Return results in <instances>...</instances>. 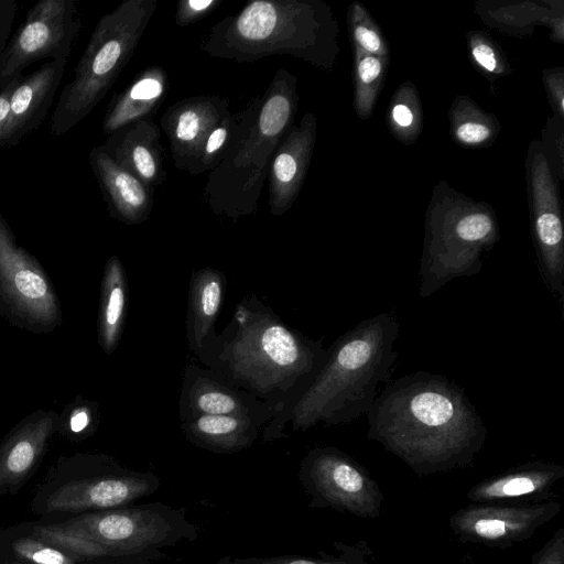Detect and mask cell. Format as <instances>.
<instances>
[{
  "label": "cell",
  "mask_w": 564,
  "mask_h": 564,
  "mask_svg": "<svg viewBox=\"0 0 564 564\" xmlns=\"http://www.w3.org/2000/svg\"><path fill=\"white\" fill-rule=\"evenodd\" d=\"M58 413L36 410L22 419L0 444V492L21 487L39 466L56 432Z\"/></svg>",
  "instance_id": "17"
},
{
  "label": "cell",
  "mask_w": 564,
  "mask_h": 564,
  "mask_svg": "<svg viewBox=\"0 0 564 564\" xmlns=\"http://www.w3.org/2000/svg\"><path fill=\"white\" fill-rule=\"evenodd\" d=\"M399 329L394 314L379 313L343 334L293 408V427L306 430L321 421L349 423L367 414L379 384L391 378Z\"/></svg>",
  "instance_id": "3"
},
{
  "label": "cell",
  "mask_w": 564,
  "mask_h": 564,
  "mask_svg": "<svg viewBox=\"0 0 564 564\" xmlns=\"http://www.w3.org/2000/svg\"><path fill=\"white\" fill-rule=\"evenodd\" d=\"M88 159L109 215L126 225L145 221L154 205V189L120 166L100 145L91 149Z\"/></svg>",
  "instance_id": "19"
},
{
  "label": "cell",
  "mask_w": 564,
  "mask_h": 564,
  "mask_svg": "<svg viewBox=\"0 0 564 564\" xmlns=\"http://www.w3.org/2000/svg\"><path fill=\"white\" fill-rule=\"evenodd\" d=\"M169 87L164 68L152 65L140 72L121 91L115 94L105 112L101 128L110 135L129 124L153 119Z\"/></svg>",
  "instance_id": "22"
},
{
  "label": "cell",
  "mask_w": 564,
  "mask_h": 564,
  "mask_svg": "<svg viewBox=\"0 0 564 564\" xmlns=\"http://www.w3.org/2000/svg\"><path fill=\"white\" fill-rule=\"evenodd\" d=\"M529 564H564V528H558L536 551Z\"/></svg>",
  "instance_id": "41"
},
{
  "label": "cell",
  "mask_w": 564,
  "mask_h": 564,
  "mask_svg": "<svg viewBox=\"0 0 564 564\" xmlns=\"http://www.w3.org/2000/svg\"><path fill=\"white\" fill-rule=\"evenodd\" d=\"M300 481L311 508H330L360 519L380 517L383 494L379 484L347 453L316 447L302 460Z\"/></svg>",
  "instance_id": "11"
},
{
  "label": "cell",
  "mask_w": 564,
  "mask_h": 564,
  "mask_svg": "<svg viewBox=\"0 0 564 564\" xmlns=\"http://www.w3.org/2000/svg\"><path fill=\"white\" fill-rule=\"evenodd\" d=\"M12 552L25 564H79L77 556L32 535L17 539L11 544Z\"/></svg>",
  "instance_id": "35"
},
{
  "label": "cell",
  "mask_w": 564,
  "mask_h": 564,
  "mask_svg": "<svg viewBox=\"0 0 564 564\" xmlns=\"http://www.w3.org/2000/svg\"><path fill=\"white\" fill-rule=\"evenodd\" d=\"M65 459L75 477L59 482L45 497L46 512L82 514L126 507L160 487L154 474L123 468L105 455L78 454Z\"/></svg>",
  "instance_id": "10"
},
{
  "label": "cell",
  "mask_w": 564,
  "mask_h": 564,
  "mask_svg": "<svg viewBox=\"0 0 564 564\" xmlns=\"http://www.w3.org/2000/svg\"><path fill=\"white\" fill-rule=\"evenodd\" d=\"M236 121L237 113L229 112L209 133L198 161V175L219 165L229 145Z\"/></svg>",
  "instance_id": "37"
},
{
  "label": "cell",
  "mask_w": 564,
  "mask_h": 564,
  "mask_svg": "<svg viewBox=\"0 0 564 564\" xmlns=\"http://www.w3.org/2000/svg\"><path fill=\"white\" fill-rule=\"evenodd\" d=\"M240 324L227 355L234 373L253 387L270 390L316 366L319 347L304 344L278 321L259 315Z\"/></svg>",
  "instance_id": "8"
},
{
  "label": "cell",
  "mask_w": 564,
  "mask_h": 564,
  "mask_svg": "<svg viewBox=\"0 0 564 564\" xmlns=\"http://www.w3.org/2000/svg\"><path fill=\"white\" fill-rule=\"evenodd\" d=\"M316 134V116L307 112L291 126L276 148L268 174L272 215L282 216L295 203L312 161Z\"/></svg>",
  "instance_id": "16"
},
{
  "label": "cell",
  "mask_w": 564,
  "mask_h": 564,
  "mask_svg": "<svg viewBox=\"0 0 564 564\" xmlns=\"http://www.w3.org/2000/svg\"><path fill=\"white\" fill-rule=\"evenodd\" d=\"M187 433L193 442L214 452L240 451L253 440L243 416L198 415L188 424Z\"/></svg>",
  "instance_id": "27"
},
{
  "label": "cell",
  "mask_w": 564,
  "mask_h": 564,
  "mask_svg": "<svg viewBox=\"0 0 564 564\" xmlns=\"http://www.w3.org/2000/svg\"><path fill=\"white\" fill-rule=\"evenodd\" d=\"M59 524L107 547L116 557L156 560L163 556L161 549L195 541L199 535V528L184 509L160 501L82 513Z\"/></svg>",
  "instance_id": "7"
},
{
  "label": "cell",
  "mask_w": 564,
  "mask_h": 564,
  "mask_svg": "<svg viewBox=\"0 0 564 564\" xmlns=\"http://www.w3.org/2000/svg\"><path fill=\"white\" fill-rule=\"evenodd\" d=\"M20 77L21 76L0 89V149L10 148V100Z\"/></svg>",
  "instance_id": "42"
},
{
  "label": "cell",
  "mask_w": 564,
  "mask_h": 564,
  "mask_svg": "<svg viewBox=\"0 0 564 564\" xmlns=\"http://www.w3.org/2000/svg\"><path fill=\"white\" fill-rule=\"evenodd\" d=\"M121 560L118 564H152V560L144 556H126L121 557Z\"/></svg>",
  "instance_id": "44"
},
{
  "label": "cell",
  "mask_w": 564,
  "mask_h": 564,
  "mask_svg": "<svg viewBox=\"0 0 564 564\" xmlns=\"http://www.w3.org/2000/svg\"><path fill=\"white\" fill-rule=\"evenodd\" d=\"M352 51L354 109L360 119H368L383 87L390 57L370 55L356 46Z\"/></svg>",
  "instance_id": "28"
},
{
  "label": "cell",
  "mask_w": 564,
  "mask_h": 564,
  "mask_svg": "<svg viewBox=\"0 0 564 564\" xmlns=\"http://www.w3.org/2000/svg\"><path fill=\"white\" fill-rule=\"evenodd\" d=\"M563 121L553 116L546 122L540 141L543 153L547 160L551 171L556 178H563Z\"/></svg>",
  "instance_id": "38"
},
{
  "label": "cell",
  "mask_w": 564,
  "mask_h": 564,
  "mask_svg": "<svg viewBox=\"0 0 564 564\" xmlns=\"http://www.w3.org/2000/svg\"><path fill=\"white\" fill-rule=\"evenodd\" d=\"M229 100L218 95L186 97L169 106L161 118L177 170L198 175V161L213 129L229 113Z\"/></svg>",
  "instance_id": "15"
},
{
  "label": "cell",
  "mask_w": 564,
  "mask_h": 564,
  "mask_svg": "<svg viewBox=\"0 0 564 564\" xmlns=\"http://www.w3.org/2000/svg\"><path fill=\"white\" fill-rule=\"evenodd\" d=\"M13 564H25V563H13Z\"/></svg>",
  "instance_id": "46"
},
{
  "label": "cell",
  "mask_w": 564,
  "mask_h": 564,
  "mask_svg": "<svg viewBox=\"0 0 564 564\" xmlns=\"http://www.w3.org/2000/svg\"><path fill=\"white\" fill-rule=\"evenodd\" d=\"M0 314L13 326L46 334L62 325L55 288L44 268L21 247L0 213Z\"/></svg>",
  "instance_id": "9"
},
{
  "label": "cell",
  "mask_w": 564,
  "mask_h": 564,
  "mask_svg": "<svg viewBox=\"0 0 564 564\" xmlns=\"http://www.w3.org/2000/svg\"><path fill=\"white\" fill-rule=\"evenodd\" d=\"M560 2V1H558ZM558 2L525 1L520 3H501V7L489 8L477 6V13L491 28L509 34H520V29H528L534 24H545L551 28L554 40L563 42V6L556 8Z\"/></svg>",
  "instance_id": "23"
},
{
  "label": "cell",
  "mask_w": 564,
  "mask_h": 564,
  "mask_svg": "<svg viewBox=\"0 0 564 564\" xmlns=\"http://www.w3.org/2000/svg\"><path fill=\"white\" fill-rule=\"evenodd\" d=\"M297 108V79L281 68L265 91L237 113L226 153L203 189L214 214L238 219L257 212L273 154L294 123Z\"/></svg>",
  "instance_id": "4"
},
{
  "label": "cell",
  "mask_w": 564,
  "mask_h": 564,
  "mask_svg": "<svg viewBox=\"0 0 564 564\" xmlns=\"http://www.w3.org/2000/svg\"><path fill=\"white\" fill-rule=\"evenodd\" d=\"M82 28L77 1L41 0L8 41L0 57V89L41 59H67Z\"/></svg>",
  "instance_id": "13"
},
{
  "label": "cell",
  "mask_w": 564,
  "mask_h": 564,
  "mask_svg": "<svg viewBox=\"0 0 564 564\" xmlns=\"http://www.w3.org/2000/svg\"><path fill=\"white\" fill-rule=\"evenodd\" d=\"M542 78L554 115L564 119V69L562 67L544 69Z\"/></svg>",
  "instance_id": "40"
},
{
  "label": "cell",
  "mask_w": 564,
  "mask_h": 564,
  "mask_svg": "<svg viewBox=\"0 0 564 564\" xmlns=\"http://www.w3.org/2000/svg\"><path fill=\"white\" fill-rule=\"evenodd\" d=\"M449 131L456 143L465 148H486L500 131L495 115L484 111L468 96H457L448 110Z\"/></svg>",
  "instance_id": "26"
},
{
  "label": "cell",
  "mask_w": 564,
  "mask_h": 564,
  "mask_svg": "<svg viewBox=\"0 0 564 564\" xmlns=\"http://www.w3.org/2000/svg\"><path fill=\"white\" fill-rule=\"evenodd\" d=\"M191 404L199 415L245 414V408L236 395L212 383L196 384L192 390Z\"/></svg>",
  "instance_id": "34"
},
{
  "label": "cell",
  "mask_w": 564,
  "mask_h": 564,
  "mask_svg": "<svg viewBox=\"0 0 564 564\" xmlns=\"http://www.w3.org/2000/svg\"><path fill=\"white\" fill-rule=\"evenodd\" d=\"M550 499L535 503H470L456 510L448 525L457 541L505 550L530 540L561 511Z\"/></svg>",
  "instance_id": "14"
},
{
  "label": "cell",
  "mask_w": 564,
  "mask_h": 564,
  "mask_svg": "<svg viewBox=\"0 0 564 564\" xmlns=\"http://www.w3.org/2000/svg\"><path fill=\"white\" fill-rule=\"evenodd\" d=\"M499 240L495 210L441 182L425 217L419 295L430 297L457 278L482 269V256Z\"/></svg>",
  "instance_id": "5"
},
{
  "label": "cell",
  "mask_w": 564,
  "mask_h": 564,
  "mask_svg": "<svg viewBox=\"0 0 564 564\" xmlns=\"http://www.w3.org/2000/svg\"><path fill=\"white\" fill-rule=\"evenodd\" d=\"M100 147L113 161L150 188L154 189L165 181L161 131L153 119L117 130Z\"/></svg>",
  "instance_id": "20"
},
{
  "label": "cell",
  "mask_w": 564,
  "mask_h": 564,
  "mask_svg": "<svg viewBox=\"0 0 564 564\" xmlns=\"http://www.w3.org/2000/svg\"><path fill=\"white\" fill-rule=\"evenodd\" d=\"M564 479V466L533 460L475 484L466 494L470 503H535L553 499V488Z\"/></svg>",
  "instance_id": "18"
},
{
  "label": "cell",
  "mask_w": 564,
  "mask_h": 564,
  "mask_svg": "<svg viewBox=\"0 0 564 564\" xmlns=\"http://www.w3.org/2000/svg\"><path fill=\"white\" fill-rule=\"evenodd\" d=\"M17 12V0H0V57L9 41Z\"/></svg>",
  "instance_id": "43"
},
{
  "label": "cell",
  "mask_w": 564,
  "mask_h": 564,
  "mask_svg": "<svg viewBox=\"0 0 564 564\" xmlns=\"http://www.w3.org/2000/svg\"><path fill=\"white\" fill-rule=\"evenodd\" d=\"M466 37L470 55L480 70L491 76H503L511 72L503 52L487 33L474 31Z\"/></svg>",
  "instance_id": "36"
},
{
  "label": "cell",
  "mask_w": 564,
  "mask_h": 564,
  "mask_svg": "<svg viewBox=\"0 0 564 564\" xmlns=\"http://www.w3.org/2000/svg\"><path fill=\"white\" fill-rule=\"evenodd\" d=\"M221 3L223 0H180L174 22L180 28L192 25L213 13Z\"/></svg>",
  "instance_id": "39"
},
{
  "label": "cell",
  "mask_w": 564,
  "mask_h": 564,
  "mask_svg": "<svg viewBox=\"0 0 564 564\" xmlns=\"http://www.w3.org/2000/svg\"><path fill=\"white\" fill-rule=\"evenodd\" d=\"M224 296V278L220 272L197 271L191 282L187 330L193 348H199L213 328Z\"/></svg>",
  "instance_id": "25"
},
{
  "label": "cell",
  "mask_w": 564,
  "mask_h": 564,
  "mask_svg": "<svg viewBox=\"0 0 564 564\" xmlns=\"http://www.w3.org/2000/svg\"><path fill=\"white\" fill-rule=\"evenodd\" d=\"M459 564H475V563H473V562H470V561H463V562H460Z\"/></svg>",
  "instance_id": "45"
},
{
  "label": "cell",
  "mask_w": 564,
  "mask_h": 564,
  "mask_svg": "<svg viewBox=\"0 0 564 564\" xmlns=\"http://www.w3.org/2000/svg\"><path fill=\"white\" fill-rule=\"evenodd\" d=\"M66 63L67 59L45 62L18 79L10 100V148L44 121L61 85Z\"/></svg>",
  "instance_id": "21"
},
{
  "label": "cell",
  "mask_w": 564,
  "mask_h": 564,
  "mask_svg": "<svg viewBox=\"0 0 564 564\" xmlns=\"http://www.w3.org/2000/svg\"><path fill=\"white\" fill-rule=\"evenodd\" d=\"M336 554L321 556L278 555V556H234L225 555L215 564H377L369 560L370 549L365 541L355 544L335 542Z\"/></svg>",
  "instance_id": "30"
},
{
  "label": "cell",
  "mask_w": 564,
  "mask_h": 564,
  "mask_svg": "<svg viewBox=\"0 0 564 564\" xmlns=\"http://www.w3.org/2000/svg\"><path fill=\"white\" fill-rule=\"evenodd\" d=\"M30 535L70 553L83 562L95 558L116 557L107 547L65 529L59 523L35 525L31 529Z\"/></svg>",
  "instance_id": "31"
},
{
  "label": "cell",
  "mask_w": 564,
  "mask_h": 564,
  "mask_svg": "<svg viewBox=\"0 0 564 564\" xmlns=\"http://www.w3.org/2000/svg\"><path fill=\"white\" fill-rule=\"evenodd\" d=\"M525 175L539 272L563 315L564 225L558 183L538 140H533L528 149Z\"/></svg>",
  "instance_id": "12"
},
{
  "label": "cell",
  "mask_w": 564,
  "mask_h": 564,
  "mask_svg": "<svg viewBox=\"0 0 564 564\" xmlns=\"http://www.w3.org/2000/svg\"><path fill=\"white\" fill-rule=\"evenodd\" d=\"M338 24L321 0H256L215 23L200 50L212 57L253 63L289 55L330 72L337 61Z\"/></svg>",
  "instance_id": "2"
},
{
  "label": "cell",
  "mask_w": 564,
  "mask_h": 564,
  "mask_svg": "<svg viewBox=\"0 0 564 564\" xmlns=\"http://www.w3.org/2000/svg\"><path fill=\"white\" fill-rule=\"evenodd\" d=\"M387 126L404 144L416 141L423 127V111L415 86L406 80L392 95L387 110Z\"/></svg>",
  "instance_id": "29"
},
{
  "label": "cell",
  "mask_w": 564,
  "mask_h": 564,
  "mask_svg": "<svg viewBox=\"0 0 564 564\" xmlns=\"http://www.w3.org/2000/svg\"><path fill=\"white\" fill-rule=\"evenodd\" d=\"M127 302V281L118 257H110L105 265L98 315V341L107 355L116 349L120 338Z\"/></svg>",
  "instance_id": "24"
},
{
  "label": "cell",
  "mask_w": 564,
  "mask_h": 564,
  "mask_svg": "<svg viewBox=\"0 0 564 564\" xmlns=\"http://www.w3.org/2000/svg\"><path fill=\"white\" fill-rule=\"evenodd\" d=\"M367 419V438L381 444L420 477L470 466L488 435L464 389L427 371L388 383Z\"/></svg>",
  "instance_id": "1"
},
{
  "label": "cell",
  "mask_w": 564,
  "mask_h": 564,
  "mask_svg": "<svg viewBox=\"0 0 564 564\" xmlns=\"http://www.w3.org/2000/svg\"><path fill=\"white\" fill-rule=\"evenodd\" d=\"M158 7L156 0H124L98 20L62 89L51 118L59 137L84 120L105 98L133 55Z\"/></svg>",
  "instance_id": "6"
},
{
  "label": "cell",
  "mask_w": 564,
  "mask_h": 564,
  "mask_svg": "<svg viewBox=\"0 0 564 564\" xmlns=\"http://www.w3.org/2000/svg\"><path fill=\"white\" fill-rule=\"evenodd\" d=\"M347 24L351 46H356L370 55L390 57L388 42L380 26L364 4L354 2L349 6Z\"/></svg>",
  "instance_id": "32"
},
{
  "label": "cell",
  "mask_w": 564,
  "mask_h": 564,
  "mask_svg": "<svg viewBox=\"0 0 564 564\" xmlns=\"http://www.w3.org/2000/svg\"><path fill=\"white\" fill-rule=\"evenodd\" d=\"M98 422L97 403L77 395L58 414L56 432L69 441L79 442L96 431Z\"/></svg>",
  "instance_id": "33"
}]
</instances>
